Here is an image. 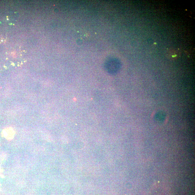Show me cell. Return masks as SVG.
<instances>
[{"label":"cell","mask_w":195,"mask_h":195,"mask_svg":"<svg viewBox=\"0 0 195 195\" xmlns=\"http://www.w3.org/2000/svg\"><path fill=\"white\" fill-rule=\"evenodd\" d=\"M166 115L165 112H158L157 114H156L154 117V118L156 119H163V120L165 119L166 118Z\"/></svg>","instance_id":"cell-1"}]
</instances>
